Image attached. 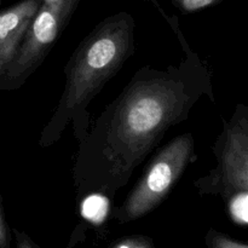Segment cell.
Listing matches in <instances>:
<instances>
[{
    "label": "cell",
    "mask_w": 248,
    "mask_h": 248,
    "mask_svg": "<svg viewBox=\"0 0 248 248\" xmlns=\"http://www.w3.org/2000/svg\"><path fill=\"white\" fill-rule=\"evenodd\" d=\"M186 57L165 69L137 70L79 144L73 167L78 196H114L203 96L213 101L212 73L183 36Z\"/></svg>",
    "instance_id": "cell-1"
},
{
    "label": "cell",
    "mask_w": 248,
    "mask_h": 248,
    "mask_svg": "<svg viewBox=\"0 0 248 248\" xmlns=\"http://www.w3.org/2000/svg\"><path fill=\"white\" fill-rule=\"evenodd\" d=\"M70 7L72 4L68 0H57L45 1V5L36 11L15 61L0 84V90L19 89L41 65L64 29Z\"/></svg>",
    "instance_id": "cell-5"
},
{
    "label": "cell",
    "mask_w": 248,
    "mask_h": 248,
    "mask_svg": "<svg viewBox=\"0 0 248 248\" xmlns=\"http://www.w3.org/2000/svg\"><path fill=\"white\" fill-rule=\"evenodd\" d=\"M133 50L135 23L127 14L109 17L79 44L64 68V90L41 132V148L57 143L69 124L79 144L84 140L90 127L87 107L124 67Z\"/></svg>",
    "instance_id": "cell-2"
},
{
    "label": "cell",
    "mask_w": 248,
    "mask_h": 248,
    "mask_svg": "<svg viewBox=\"0 0 248 248\" xmlns=\"http://www.w3.org/2000/svg\"><path fill=\"white\" fill-rule=\"evenodd\" d=\"M208 239H210L212 248H248L246 245L228 239L222 234H217L215 232H211V236Z\"/></svg>",
    "instance_id": "cell-8"
},
{
    "label": "cell",
    "mask_w": 248,
    "mask_h": 248,
    "mask_svg": "<svg viewBox=\"0 0 248 248\" xmlns=\"http://www.w3.org/2000/svg\"><path fill=\"white\" fill-rule=\"evenodd\" d=\"M177 6L184 12H194L198 10L205 9L215 4L217 0H173Z\"/></svg>",
    "instance_id": "cell-9"
},
{
    "label": "cell",
    "mask_w": 248,
    "mask_h": 248,
    "mask_svg": "<svg viewBox=\"0 0 248 248\" xmlns=\"http://www.w3.org/2000/svg\"><path fill=\"white\" fill-rule=\"evenodd\" d=\"M9 244H10L9 229H7L4 210H2V205H1V199H0V248H9Z\"/></svg>",
    "instance_id": "cell-10"
},
{
    "label": "cell",
    "mask_w": 248,
    "mask_h": 248,
    "mask_svg": "<svg viewBox=\"0 0 248 248\" xmlns=\"http://www.w3.org/2000/svg\"><path fill=\"white\" fill-rule=\"evenodd\" d=\"M44 1H47V2H51V1H57V0H44Z\"/></svg>",
    "instance_id": "cell-13"
},
{
    "label": "cell",
    "mask_w": 248,
    "mask_h": 248,
    "mask_svg": "<svg viewBox=\"0 0 248 248\" xmlns=\"http://www.w3.org/2000/svg\"><path fill=\"white\" fill-rule=\"evenodd\" d=\"M196 157L195 143L190 132L173 138L153 157L123 205L114 210V217L126 223L152 212L171 193Z\"/></svg>",
    "instance_id": "cell-3"
},
{
    "label": "cell",
    "mask_w": 248,
    "mask_h": 248,
    "mask_svg": "<svg viewBox=\"0 0 248 248\" xmlns=\"http://www.w3.org/2000/svg\"><path fill=\"white\" fill-rule=\"evenodd\" d=\"M115 248H150V242L145 239H128L120 242Z\"/></svg>",
    "instance_id": "cell-11"
},
{
    "label": "cell",
    "mask_w": 248,
    "mask_h": 248,
    "mask_svg": "<svg viewBox=\"0 0 248 248\" xmlns=\"http://www.w3.org/2000/svg\"><path fill=\"white\" fill-rule=\"evenodd\" d=\"M228 211L235 223L246 225L248 223V193H240L227 201Z\"/></svg>",
    "instance_id": "cell-7"
},
{
    "label": "cell",
    "mask_w": 248,
    "mask_h": 248,
    "mask_svg": "<svg viewBox=\"0 0 248 248\" xmlns=\"http://www.w3.org/2000/svg\"><path fill=\"white\" fill-rule=\"evenodd\" d=\"M36 11V1L29 0L0 12V84L15 61Z\"/></svg>",
    "instance_id": "cell-6"
},
{
    "label": "cell",
    "mask_w": 248,
    "mask_h": 248,
    "mask_svg": "<svg viewBox=\"0 0 248 248\" xmlns=\"http://www.w3.org/2000/svg\"><path fill=\"white\" fill-rule=\"evenodd\" d=\"M17 235V242H18V248H34L33 244L31 242V240L26 236L22 232H16Z\"/></svg>",
    "instance_id": "cell-12"
},
{
    "label": "cell",
    "mask_w": 248,
    "mask_h": 248,
    "mask_svg": "<svg viewBox=\"0 0 248 248\" xmlns=\"http://www.w3.org/2000/svg\"><path fill=\"white\" fill-rule=\"evenodd\" d=\"M217 166L194 182L201 195L232 196L248 193V107L237 104L213 147Z\"/></svg>",
    "instance_id": "cell-4"
}]
</instances>
